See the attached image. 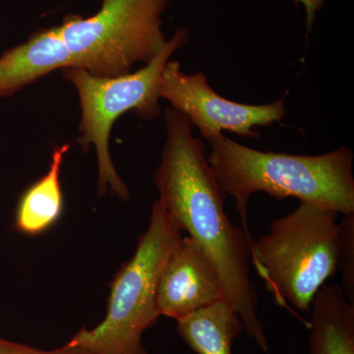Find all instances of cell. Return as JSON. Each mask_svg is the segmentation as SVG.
Returning a JSON list of instances; mask_svg holds the SVG:
<instances>
[{
    "mask_svg": "<svg viewBox=\"0 0 354 354\" xmlns=\"http://www.w3.org/2000/svg\"><path fill=\"white\" fill-rule=\"evenodd\" d=\"M167 140L153 183L160 199L181 232L197 242L220 274L225 300L237 312L244 330L270 354L259 319V297L250 278L249 236L228 218L225 194L207 162L206 148L184 114L165 111Z\"/></svg>",
    "mask_w": 354,
    "mask_h": 354,
    "instance_id": "cell-1",
    "label": "cell"
},
{
    "mask_svg": "<svg viewBox=\"0 0 354 354\" xmlns=\"http://www.w3.org/2000/svg\"><path fill=\"white\" fill-rule=\"evenodd\" d=\"M243 330L241 317L225 300L177 320V332L197 354H232V344Z\"/></svg>",
    "mask_w": 354,
    "mask_h": 354,
    "instance_id": "cell-12",
    "label": "cell"
},
{
    "mask_svg": "<svg viewBox=\"0 0 354 354\" xmlns=\"http://www.w3.org/2000/svg\"><path fill=\"white\" fill-rule=\"evenodd\" d=\"M69 144L53 150L48 171L21 195L16 207L14 227L21 234L37 236L53 227L64 213V199L60 174Z\"/></svg>",
    "mask_w": 354,
    "mask_h": 354,
    "instance_id": "cell-11",
    "label": "cell"
},
{
    "mask_svg": "<svg viewBox=\"0 0 354 354\" xmlns=\"http://www.w3.org/2000/svg\"><path fill=\"white\" fill-rule=\"evenodd\" d=\"M337 216L333 209L301 202L249 243V260L266 290L307 328L309 322L290 306L310 313L317 292L337 272L341 248Z\"/></svg>",
    "mask_w": 354,
    "mask_h": 354,
    "instance_id": "cell-3",
    "label": "cell"
},
{
    "mask_svg": "<svg viewBox=\"0 0 354 354\" xmlns=\"http://www.w3.org/2000/svg\"><path fill=\"white\" fill-rule=\"evenodd\" d=\"M307 354H354V305L339 285H324L311 304Z\"/></svg>",
    "mask_w": 354,
    "mask_h": 354,
    "instance_id": "cell-10",
    "label": "cell"
},
{
    "mask_svg": "<svg viewBox=\"0 0 354 354\" xmlns=\"http://www.w3.org/2000/svg\"><path fill=\"white\" fill-rule=\"evenodd\" d=\"M0 354H85L82 349L77 346H71L67 342L62 348L55 349V351H41L31 348V346H24V344H17L7 341V339L0 337Z\"/></svg>",
    "mask_w": 354,
    "mask_h": 354,
    "instance_id": "cell-14",
    "label": "cell"
},
{
    "mask_svg": "<svg viewBox=\"0 0 354 354\" xmlns=\"http://www.w3.org/2000/svg\"><path fill=\"white\" fill-rule=\"evenodd\" d=\"M171 1L101 0L94 15L68 14L55 27L77 67L95 76L127 75L138 62L148 64L167 43L162 17Z\"/></svg>",
    "mask_w": 354,
    "mask_h": 354,
    "instance_id": "cell-6",
    "label": "cell"
},
{
    "mask_svg": "<svg viewBox=\"0 0 354 354\" xmlns=\"http://www.w3.org/2000/svg\"><path fill=\"white\" fill-rule=\"evenodd\" d=\"M209 144L207 162L223 193L234 198L249 236L247 208L256 192L278 200L297 198L342 216L354 214L353 153L348 147L318 156L262 152L223 134Z\"/></svg>",
    "mask_w": 354,
    "mask_h": 354,
    "instance_id": "cell-2",
    "label": "cell"
},
{
    "mask_svg": "<svg viewBox=\"0 0 354 354\" xmlns=\"http://www.w3.org/2000/svg\"><path fill=\"white\" fill-rule=\"evenodd\" d=\"M189 41L187 29L177 30L143 68L118 77H99L81 67H67L62 76L73 84L79 95L81 120L80 136L77 143L84 151L95 148L99 167L97 191L106 194L108 188L124 201L130 198L129 189L118 176L111 153L109 135L115 121L128 111H134L139 118L152 120L160 114V90L162 70L171 55L184 48Z\"/></svg>",
    "mask_w": 354,
    "mask_h": 354,
    "instance_id": "cell-5",
    "label": "cell"
},
{
    "mask_svg": "<svg viewBox=\"0 0 354 354\" xmlns=\"http://www.w3.org/2000/svg\"><path fill=\"white\" fill-rule=\"evenodd\" d=\"M158 95L184 114L207 141L223 131L260 138L254 128L270 127L286 115V97L259 106L230 101L212 88L203 72L184 73L180 64L174 60H169L162 70Z\"/></svg>",
    "mask_w": 354,
    "mask_h": 354,
    "instance_id": "cell-7",
    "label": "cell"
},
{
    "mask_svg": "<svg viewBox=\"0 0 354 354\" xmlns=\"http://www.w3.org/2000/svg\"><path fill=\"white\" fill-rule=\"evenodd\" d=\"M225 300L220 274L213 261L191 237L181 236L160 272L157 306L160 316L179 319Z\"/></svg>",
    "mask_w": 354,
    "mask_h": 354,
    "instance_id": "cell-8",
    "label": "cell"
},
{
    "mask_svg": "<svg viewBox=\"0 0 354 354\" xmlns=\"http://www.w3.org/2000/svg\"><path fill=\"white\" fill-rule=\"evenodd\" d=\"M325 0H295V3L302 4L306 15V26L308 32L311 31L315 22L316 15L322 9Z\"/></svg>",
    "mask_w": 354,
    "mask_h": 354,
    "instance_id": "cell-15",
    "label": "cell"
},
{
    "mask_svg": "<svg viewBox=\"0 0 354 354\" xmlns=\"http://www.w3.org/2000/svg\"><path fill=\"white\" fill-rule=\"evenodd\" d=\"M339 228L341 248L337 269L341 271L344 295L349 304L354 305V214L344 216Z\"/></svg>",
    "mask_w": 354,
    "mask_h": 354,
    "instance_id": "cell-13",
    "label": "cell"
},
{
    "mask_svg": "<svg viewBox=\"0 0 354 354\" xmlns=\"http://www.w3.org/2000/svg\"><path fill=\"white\" fill-rule=\"evenodd\" d=\"M181 232L162 203H153L149 227L139 237L134 255L111 283L106 318L94 329L79 330L68 344L85 354H149L142 335L160 317L158 281Z\"/></svg>",
    "mask_w": 354,
    "mask_h": 354,
    "instance_id": "cell-4",
    "label": "cell"
},
{
    "mask_svg": "<svg viewBox=\"0 0 354 354\" xmlns=\"http://www.w3.org/2000/svg\"><path fill=\"white\" fill-rule=\"evenodd\" d=\"M77 67L57 27L32 32L25 43L0 57V99L11 97L55 70Z\"/></svg>",
    "mask_w": 354,
    "mask_h": 354,
    "instance_id": "cell-9",
    "label": "cell"
}]
</instances>
